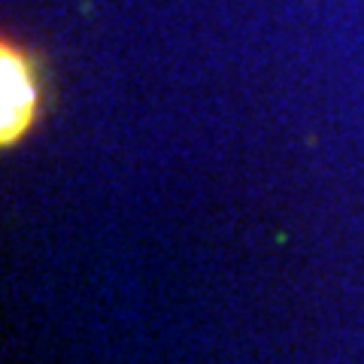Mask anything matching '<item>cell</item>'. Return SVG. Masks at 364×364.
Segmentation results:
<instances>
[{
  "label": "cell",
  "mask_w": 364,
  "mask_h": 364,
  "mask_svg": "<svg viewBox=\"0 0 364 364\" xmlns=\"http://www.w3.org/2000/svg\"><path fill=\"white\" fill-rule=\"evenodd\" d=\"M43 109V61L19 43L0 46V143L16 146Z\"/></svg>",
  "instance_id": "obj_1"
}]
</instances>
